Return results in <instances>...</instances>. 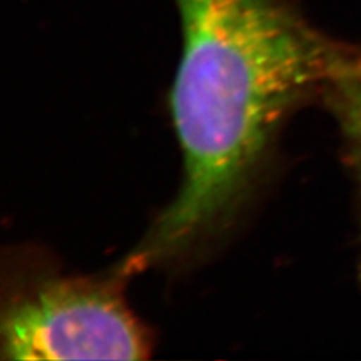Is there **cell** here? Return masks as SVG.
Returning <instances> with one entry per match:
<instances>
[{
  "mask_svg": "<svg viewBox=\"0 0 361 361\" xmlns=\"http://www.w3.org/2000/svg\"><path fill=\"white\" fill-rule=\"evenodd\" d=\"M175 4L183 53L171 111L183 180L127 257L133 273L188 256L232 221L283 123L322 94L351 49L290 0Z\"/></svg>",
  "mask_w": 361,
  "mask_h": 361,
  "instance_id": "6da1fadb",
  "label": "cell"
},
{
  "mask_svg": "<svg viewBox=\"0 0 361 361\" xmlns=\"http://www.w3.org/2000/svg\"><path fill=\"white\" fill-rule=\"evenodd\" d=\"M128 271L106 276H39L2 310L5 360H142L151 337L123 297Z\"/></svg>",
  "mask_w": 361,
  "mask_h": 361,
  "instance_id": "7a4b0ae2",
  "label": "cell"
},
{
  "mask_svg": "<svg viewBox=\"0 0 361 361\" xmlns=\"http://www.w3.org/2000/svg\"><path fill=\"white\" fill-rule=\"evenodd\" d=\"M321 97L334 115L346 146V155L361 191V78L337 73Z\"/></svg>",
  "mask_w": 361,
  "mask_h": 361,
  "instance_id": "3957f363",
  "label": "cell"
},
{
  "mask_svg": "<svg viewBox=\"0 0 361 361\" xmlns=\"http://www.w3.org/2000/svg\"><path fill=\"white\" fill-rule=\"evenodd\" d=\"M341 73L349 74V75H354V77H360L361 78V47L355 49L351 47L349 50L348 58L342 66Z\"/></svg>",
  "mask_w": 361,
  "mask_h": 361,
  "instance_id": "277c9868",
  "label": "cell"
}]
</instances>
